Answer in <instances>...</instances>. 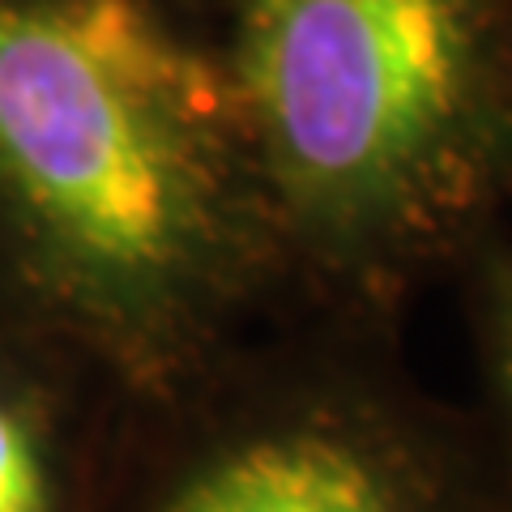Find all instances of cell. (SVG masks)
Returning a JSON list of instances; mask_svg holds the SVG:
<instances>
[{
	"label": "cell",
	"mask_w": 512,
	"mask_h": 512,
	"mask_svg": "<svg viewBox=\"0 0 512 512\" xmlns=\"http://www.w3.org/2000/svg\"><path fill=\"white\" fill-rule=\"evenodd\" d=\"M158 512H431L414 483L359 431L295 419L252 427L201 453Z\"/></svg>",
	"instance_id": "cell-3"
},
{
	"label": "cell",
	"mask_w": 512,
	"mask_h": 512,
	"mask_svg": "<svg viewBox=\"0 0 512 512\" xmlns=\"http://www.w3.org/2000/svg\"><path fill=\"white\" fill-rule=\"evenodd\" d=\"M231 103L146 0H0V184L107 295H163L222 244Z\"/></svg>",
	"instance_id": "cell-1"
},
{
	"label": "cell",
	"mask_w": 512,
	"mask_h": 512,
	"mask_svg": "<svg viewBox=\"0 0 512 512\" xmlns=\"http://www.w3.org/2000/svg\"><path fill=\"white\" fill-rule=\"evenodd\" d=\"M508 376H512V346H508Z\"/></svg>",
	"instance_id": "cell-5"
},
{
	"label": "cell",
	"mask_w": 512,
	"mask_h": 512,
	"mask_svg": "<svg viewBox=\"0 0 512 512\" xmlns=\"http://www.w3.org/2000/svg\"><path fill=\"white\" fill-rule=\"evenodd\" d=\"M0 512H60L47 436L18 393L0 384Z\"/></svg>",
	"instance_id": "cell-4"
},
{
	"label": "cell",
	"mask_w": 512,
	"mask_h": 512,
	"mask_svg": "<svg viewBox=\"0 0 512 512\" xmlns=\"http://www.w3.org/2000/svg\"><path fill=\"white\" fill-rule=\"evenodd\" d=\"M495 0H239L235 99L320 227L376 239L461 192Z\"/></svg>",
	"instance_id": "cell-2"
}]
</instances>
